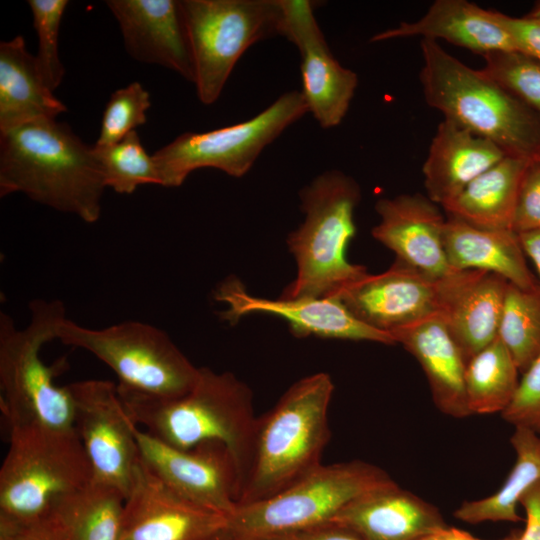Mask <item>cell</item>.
Returning a JSON list of instances; mask_svg holds the SVG:
<instances>
[{
  "mask_svg": "<svg viewBox=\"0 0 540 540\" xmlns=\"http://www.w3.org/2000/svg\"><path fill=\"white\" fill-rule=\"evenodd\" d=\"M105 188L93 146L68 124L39 119L0 132V197L20 192L94 223Z\"/></svg>",
  "mask_w": 540,
  "mask_h": 540,
  "instance_id": "obj_1",
  "label": "cell"
},
{
  "mask_svg": "<svg viewBox=\"0 0 540 540\" xmlns=\"http://www.w3.org/2000/svg\"><path fill=\"white\" fill-rule=\"evenodd\" d=\"M118 392L133 421L160 441L184 450L206 442L222 444L234 462L240 494L258 418L253 393L243 381L231 372L200 367L194 386L177 398H154L119 387Z\"/></svg>",
  "mask_w": 540,
  "mask_h": 540,
  "instance_id": "obj_2",
  "label": "cell"
},
{
  "mask_svg": "<svg viewBox=\"0 0 540 540\" xmlns=\"http://www.w3.org/2000/svg\"><path fill=\"white\" fill-rule=\"evenodd\" d=\"M333 392L329 374L308 375L292 384L257 418L250 464L237 505L269 498L321 465L330 438L328 410Z\"/></svg>",
  "mask_w": 540,
  "mask_h": 540,
  "instance_id": "obj_3",
  "label": "cell"
},
{
  "mask_svg": "<svg viewBox=\"0 0 540 540\" xmlns=\"http://www.w3.org/2000/svg\"><path fill=\"white\" fill-rule=\"evenodd\" d=\"M420 82L427 104L445 119L498 145L507 155L536 158L540 117L486 76L446 52L437 41L420 42Z\"/></svg>",
  "mask_w": 540,
  "mask_h": 540,
  "instance_id": "obj_4",
  "label": "cell"
},
{
  "mask_svg": "<svg viewBox=\"0 0 540 540\" xmlns=\"http://www.w3.org/2000/svg\"><path fill=\"white\" fill-rule=\"evenodd\" d=\"M360 198L358 183L337 170L319 174L300 191L304 221L287 238L297 274L280 298L335 297L368 274L346 257Z\"/></svg>",
  "mask_w": 540,
  "mask_h": 540,
  "instance_id": "obj_5",
  "label": "cell"
},
{
  "mask_svg": "<svg viewBox=\"0 0 540 540\" xmlns=\"http://www.w3.org/2000/svg\"><path fill=\"white\" fill-rule=\"evenodd\" d=\"M30 321L19 329L14 319L0 312V408L9 428L40 425L58 430L74 429V404L65 386L55 377L67 366L64 359L46 365L41 348L57 339L66 317L60 300L35 299L29 303Z\"/></svg>",
  "mask_w": 540,
  "mask_h": 540,
  "instance_id": "obj_6",
  "label": "cell"
},
{
  "mask_svg": "<svg viewBox=\"0 0 540 540\" xmlns=\"http://www.w3.org/2000/svg\"><path fill=\"white\" fill-rule=\"evenodd\" d=\"M9 429V448L0 468V519L46 520L59 502L93 479L88 457L75 428Z\"/></svg>",
  "mask_w": 540,
  "mask_h": 540,
  "instance_id": "obj_7",
  "label": "cell"
},
{
  "mask_svg": "<svg viewBox=\"0 0 540 540\" xmlns=\"http://www.w3.org/2000/svg\"><path fill=\"white\" fill-rule=\"evenodd\" d=\"M395 481L371 463L321 464L279 493L237 505L223 533L234 540H262L329 523L359 496Z\"/></svg>",
  "mask_w": 540,
  "mask_h": 540,
  "instance_id": "obj_8",
  "label": "cell"
},
{
  "mask_svg": "<svg viewBox=\"0 0 540 540\" xmlns=\"http://www.w3.org/2000/svg\"><path fill=\"white\" fill-rule=\"evenodd\" d=\"M57 340L105 363L117 375L119 388L149 397H180L199 375L200 367L191 363L166 332L140 321L94 329L66 318Z\"/></svg>",
  "mask_w": 540,
  "mask_h": 540,
  "instance_id": "obj_9",
  "label": "cell"
},
{
  "mask_svg": "<svg viewBox=\"0 0 540 540\" xmlns=\"http://www.w3.org/2000/svg\"><path fill=\"white\" fill-rule=\"evenodd\" d=\"M194 84L200 102L213 104L234 66L255 43L281 36L279 0H181Z\"/></svg>",
  "mask_w": 540,
  "mask_h": 540,
  "instance_id": "obj_10",
  "label": "cell"
},
{
  "mask_svg": "<svg viewBox=\"0 0 540 540\" xmlns=\"http://www.w3.org/2000/svg\"><path fill=\"white\" fill-rule=\"evenodd\" d=\"M306 113L302 92L292 90L244 122L179 135L152 155L161 186L179 187L201 168H215L236 178L244 176L265 147Z\"/></svg>",
  "mask_w": 540,
  "mask_h": 540,
  "instance_id": "obj_11",
  "label": "cell"
},
{
  "mask_svg": "<svg viewBox=\"0 0 540 540\" xmlns=\"http://www.w3.org/2000/svg\"><path fill=\"white\" fill-rule=\"evenodd\" d=\"M67 387L74 404V428L90 462L93 479L117 488L126 499L140 462L138 425L129 415L117 384L90 379Z\"/></svg>",
  "mask_w": 540,
  "mask_h": 540,
  "instance_id": "obj_12",
  "label": "cell"
},
{
  "mask_svg": "<svg viewBox=\"0 0 540 540\" xmlns=\"http://www.w3.org/2000/svg\"><path fill=\"white\" fill-rule=\"evenodd\" d=\"M283 18L281 36L300 55L302 94L308 112L325 129L338 126L349 110L358 76L333 56L317 23L310 0H279Z\"/></svg>",
  "mask_w": 540,
  "mask_h": 540,
  "instance_id": "obj_13",
  "label": "cell"
},
{
  "mask_svg": "<svg viewBox=\"0 0 540 540\" xmlns=\"http://www.w3.org/2000/svg\"><path fill=\"white\" fill-rule=\"evenodd\" d=\"M142 461L186 500L229 517L236 509L239 481L227 449L218 442L191 449L172 447L137 427Z\"/></svg>",
  "mask_w": 540,
  "mask_h": 540,
  "instance_id": "obj_14",
  "label": "cell"
},
{
  "mask_svg": "<svg viewBox=\"0 0 540 540\" xmlns=\"http://www.w3.org/2000/svg\"><path fill=\"white\" fill-rule=\"evenodd\" d=\"M448 276L431 278L395 261L386 271L368 273L335 297L361 322L391 334L440 315Z\"/></svg>",
  "mask_w": 540,
  "mask_h": 540,
  "instance_id": "obj_15",
  "label": "cell"
},
{
  "mask_svg": "<svg viewBox=\"0 0 540 540\" xmlns=\"http://www.w3.org/2000/svg\"><path fill=\"white\" fill-rule=\"evenodd\" d=\"M227 517L171 489L141 459L125 499L119 540H210Z\"/></svg>",
  "mask_w": 540,
  "mask_h": 540,
  "instance_id": "obj_16",
  "label": "cell"
},
{
  "mask_svg": "<svg viewBox=\"0 0 540 540\" xmlns=\"http://www.w3.org/2000/svg\"><path fill=\"white\" fill-rule=\"evenodd\" d=\"M215 297L227 305L223 319L237 322L252 313H266L286 320L294 336L352 341H371L387 345L396 343L394 337L358 320L336 297H301L266 299L250 295L237 278L226 279Z\"/></svg>",
  "mask_w": 540,
  "mask_h": 540,
  "instance_id": "obj_17",
  "label": "cell"
},
{
  "mask_svg": "<svg viewBox=\"0 0 540 540\" xmlns=\"http://www.w3.org/2000/svg\"><path fill=\"white\" fill-rule=\"evenodd\" d=\"M375 210L380 221L372 236L395 253V261L435 279L455 271L444 249L446 218L436 203L419 193L402 194L379 199Z\"/></svg>",
  "mask_w": 540,
  "mask_h": 540,
  "instance_id": "obj_18",
  "label": "cell"
},
{
  "mask_svg": "<svg viewBox=\"0 0 540 540\" xmlns=\"http://www.w3.org/2000/svg\"><path fill=\"white\" fill-rule=\"evenodd\" d=\"M131 57L194 82L193 60L178 0H108Z\"/></svg>",
  "mask_w": 540,
  "mask_h": 540,
  "instance_id": "obj_19",
  "label": "cell"
},
{
  "mask_svg": "<svg viewBox=\"0 0 540 540\" xmlns=\"http://www.w3.org/2000/svg\"><path fill=\"white\" fill-rule=\"evenodd\" d=\"M508 284L482 270L454 271L447 277L439 316L466 363L497 338Z\"/></svg>",
  "mask_w": 540,
  "mask_h": 540,
  "instance_id": "obj_20",
  "label": "cell"
},
{
  "mask_svg": "<svg viewBox=\"0 0 540 540\" xmlns=\"http://www.w3.org/2000/svg\"><path fill=\"white\" fill-rule=\"evenodd\" d=\"M329 523L348 528L364 540H418L448 527L434 505L396 482L354 499Z\"/></svg>",
  "mask_w": 540,
  "mask_h": 540,
  "instance_id": "obj_21",
  "label": "cell"
},
{
  "mask_svg": "<svg viewBox=\"0 0 540 540\" xmlns=\"http://www.w3.org/2000/svg\"><path fill=\"white\" fill-rule=\"evenodd\" d=\"M506 156L492 141L444 118L422 167L428 198L442 207Z\"/></svg>",
  "mask_w": 540,
  "mask_h": 540,
  "instance_id": "obj_22",
  "label": "cell"
},
{
  "mask_svg": "<svg viewBox=\"0 0 540 540\" xmlns=\"http://www.w3.org/2000/svg\"><path fill=\"white\" fill-rule=\"evenodd\" d=\"M419 362L436 407L445 415H472L465 392L466 361L442 318L434 316L391 333Z\"/></svg>",
  "mask_w": 540,
  "mask_h": 540,
  "instance_id": "obj_23",
  "label": "cell"
},
{
  "mask_svg": "<svg viewBox=\"0 0 540 540\" xmlns=\"http://www.w3.org/2000/svg\"><path fill=\"white\" fill-rule=\"evenodd\" d=\"M414 36L434 41L442 39L481 55L517 50L512 37L492 18L490 10L466 0H436L420 19L401 22L375 34L371 41Z\"/></svg>",
  "mask_w": 540,
  "mask_h": 540,
  "instance_id": "obj_24",
  "label": "cell"
},
{
  "mask_svg": "<svg viewBox=\"0 0 540 540\" xmlns=\"http://www.w3.org/2000/svg\"><path fill=\"white\" fill-rule=\"evenodd\" d=\"M443 243L447 261L455 271L492 272L526 290L540 286L513 230L479 228L447 216Z\"/></svg>",
  "mask_w": 540,
  "mask_h": 540,
  "instance_id": "obj_25",
  "label": "cell"
},
{
  "mask_svg": "<svg viewBox=\"0 0 540 540\" xmlns=\"http://www.w3.org/2000/svg\"><path fill=\"white\" fill-rule=\"evenodd\" d=\"M67 107L43 82L23 36L0 43V132L22 124L55 119Z\"/></svg>",
  "mask_w": 540,
  "mask_h": 540,
  "instance_id": "obj_26",
  "label": "cell"
},
{
  "mask_svg": "<svg viewBox=\"0 0 540 540\" xmlns=\"http://www.w3.org/2000/svg\"><path fill=\"white\" fill-rule=\"evenodd\" d=\"M530 160L507 155L442 208L447 216L475 227L512 230L519 186Z\"/></svg>",
  "mask_w": 540,
  "mask_h": 540,
  "instance_id": "obj_27",
  "label": "cell"
},
{
  "mask_svg": "<svg viewBox=\"0 0 540 540\" xmlns=\"http://www.w3.org/2000/svg\"><path fill=\"white\" fill-rule=\"evenodd\" d=\"M125 497L92 479L66 496L46 519L60 540H119Z\"/></svg>",
  "mask_w": 540,
  "mask_h": 540,
  "instance_id": "obj_28",
  "label": "cell"
},
{
  "mask_svg": "<svg viewBox=\"0 0 540 540\" xmlns=\"http://www.w3.org/2000/svg\"><path fill=\"white\" fill-rule=\"evenodd\" d=\"M510 443L516 461L502 486L485 498L464 501L454 511L457 519L469 524L523 520L517 513V505L523 494L540 480V435L515 427Z\"/></svg>",
  "mask_w": 540,
  "mask_h": 540,
  "instance_id": "obj_29",
  "label": "cell"
},
{
  "mask_svg": "<svg viewBox=\"0 0 540 540\" xmlns=\"http://www.w3.org/2000/svg\"><path fill=\"white\" fill-rule=\"evenodd\" d=\"M519 370L497 338L466 364L465 392L472 414H500L509 406L519 385Z\"/></svg>",
  "mask_w": 540,
  "mask_h": 540,
  "instance_id": "obj_30",
  "label": "cell"
},
{
  "mask_svg": "<svg viewBox=\"0 0 540 540\" xmlns=\"http://www.w3.org/2000/svg\"><path fill=\"white\" fill-rule=\"evenodd\" d=\"M498 337L524 373L540 355V286L526 290L508 284Z\"/></svg>",
  "mask_w": 540,
  "mask_h": 540,
  "instance_id": "obj_31",
  "label": "cell"
},
{
  "mask_svg": "<svg viewBox=\"0 0 540 540\" xmlns=\"http://www.w3.org/2000/svg\"><path fill=\"white\" fill-rule=\"evenodd\" d=\"M106 187L119 194H131L139 185H161L153 156L145 151L137 132L131 131L120 141L93 146Z\"/></svg>",
  "mask_w": 540,
  "mask_h": 540,
  "instance_id": "obj_32",
  "label": "cell"
},
{
  "mask_svg": "<svg viewBox=\"0 0 540 540\" xmlns=\"http://www.w3.org/2000/svg\"><path fill=\"white\" fill-rule=\"evenodd\" d=\"M482 56L485 64L480 70L540 117V61L517 50Z\"/></svg>",
  "mask_w": 540,
  "mask_h": 540,
  "instance_id": "obj_33",
  "label": "cell"
},
{
  "mask_svg": "<svg viewBox=\"0 0 540 540\" xmlns=\"http://www.w3.org/2000/svg\"><path fill=\"white\" fill-rule=\"evenodd\" d=\"M33 26L38 36V69L45 85L52 91L61 84L65 68L58 54V35L67 0H28Z\"/></svg>",
  "mask_w": 540,
  "mask_h": 540,
  "instance_id": "obj_34",
  "label": "cell"
},
{
  "mask_svg": "<svg viewBox=\"0 0 540 540\" xmlns=\"http://www.w3.org/2000/svg\"><path fill=\"white\" fill-rule=\"evenodd\" d=\"M150 106V94L139 82L114 91L106 103L95 145L114 144L136 127L144 125Z\"/></svg>",
  "mask_w": 540,
  "mask_h": 540,
  "instance_id": "obj_35",
  "label": "cell"
},
{
  "mask_svg": "<svg viewBox=\"0 0 540 540\" xmlns=\"http://www.w3.org/2000/svg\"><path fill=\"white\" fill-rule=\"evenodd\" d=\"M501 416L514 427L540 435V355L522 373L515 396Z\"/></svg>",
  "mask_w": 540,
  "mask_h": 540,
  "instance_id": "obj_36",
  "label": "cell"
},
{
  "mask_svg": "<svg viewBox=\"0 0 540 540\" xmlns=\"http://www.w3.org/2000/svg\"><path fill=\"white\" fill-rule=\"evenodd\" d=\"M512 230L517 234L540 231V159L527 165L519 186Z\"/></svg>",
  "mask_w": 540,
  "mask_h": 540,
  "instance_id": "obj_37",
  "label": "cell"
},
{
  "mask_svg": "<svg viewBox=\"0 0 540 540\" xmlns=\"http://www.w3.org/2000/svg\"><path fill=\"white\" fill-rule=\"evenodd\" d=\"M492 18L512 37L518 51L540 61V22L527 18H517L498 11H491Z\"/></svg>",
  "mask_w": 540,
  "mask_h": 540,
  "instance_id": "obj_38",
  "label": "cell"
},
{
  "mask_svg": "<svg viewBox=\"0 0 540 540\" xmlns=\"http://www.w3.org/2000/svg\"><path fill=\"white\" fill-rule=\"evenodd\" d=\"M0 540H60L47 520L17 523L0 519Z\"/></svg>",
  "mask_w": 540,
  "mask_h": 540,
  "instance_id": "obj_39",
  "label": "cell"
},
{
  "mask_svg": "<svg viewBox=\"0 0 540 540\" xmlns=\"http://www.w3.org/2000/svg\"><path fill=\"white\" fill-rule=\"evenodd\" d=\"M234 540V539H233ZM262 540H364L352 530L326 523L306 530L266 538Z\"/></svg>",
  "mask_w": 540,
  "mask_h": 540,
  "instance_id": "obj_40",
  "label": "cell"
},
{
  "mask_svg": "<svg viewBox=\"0 0 540 540\" xmlns=\"http://www.w3.org/2000/svg\"><path fill=\"white\" fill-rule=\"evenodd\" d=\"M520 504L526 514L525 528L517 540H540V480L521 497Z\"/></svg>",
  "mask_w": 540,
  "mask_h": 540,
  "instance_id": "obj_41",
  "label": "cell"
},
{
  "mask_svg": "<svg viewBox=\"0 0 540 540\" xmlns=\"http://www.w3.org/2000/svg\"><path fill=\"white\" fill-rule=\"evenodd\" d=\"M520 245L534 263L540 278V231H529L518 234Z\"/></svg>",
  "mask_w": 540,
  "mask_h": 540,
  "instance_id": "obj_42",
  "label": "cell"
},
{
  "mask_svg": "<svg viewBox=\"0 0 540 540\" xmlns=\"http://www.w3.org/2000/svg\"><path fill=\"white\" fill-rule=\"evenodd\" d=\"M418 540H457L454 528L447 527L445 529L427 534Z\"/></svg>",
  "mask_w": 540,
  "mask_h": 540,
  "instance_id": "obj_43",
  "label": "cell"
},
{
  "mask_svg": "<svg viewBox=\"0 0 540 540\" xmlns=\"http://www.w3.org/2000/svg\"><path fill=\"white\" fill-rule=\"evenodd\" d=\"M454 532H455V536H456L457 540H481V539L475 538L474 536H472L471 534H469V533H467L465 531H462V530H459V529H456V528H454ZM519 533L520 532H513L508 537H506L504 540H517V538L519 536Z\"/></svg>",
  "mask_w": 540,
  "mask_h": 540,
  "instance_id": "obj_44",
  "label": "cell"
},
{
  "mask_svg": "<svg viewBox=\"0 0 540 540\" xmlns=\"http://www.w3.org/2000/svg\"><path fill=\"white\" fill-rule=\"evenodd\" d=\"M526 17L540 22V1L534 5Z\"/></svg>",
  "mask_w": 540,
  "mask_h": 540,
  "instance_id": "obj_45",
  "label": "cell"
},
{
  "mask_svg": "<svg viewBox=\"0 0 540 540\" xmlns=\"http://www.w3.org/2000/svg\"><path fill=\"white\" fill-rule=\"evenodd\" d=\"M210 540H233V539L230 538L229 536L225 535L223 533V530H222L219 534H217L216 536H214Z\"/></svg>",
  "mask_w": 540,
  "mask_h": 540,
  "instance_id": "obj_46",
  "label": "cell"
},
{
  "mask_svg": "<svg viewBox=\"0 0 540 540\" xmlns=\"http://www.w3.org/2000/svg\"><path fill=\"white\" fill-rule=\"evenodd\" d=\"M536 158H539V159H540V152H539V154H538V156H537Z\"/></svg>",
  "mask_w": 540,
  "mask_h": 540,
  "instance_id": "obj_47",
  "label": "cell"
}]
</instances>
